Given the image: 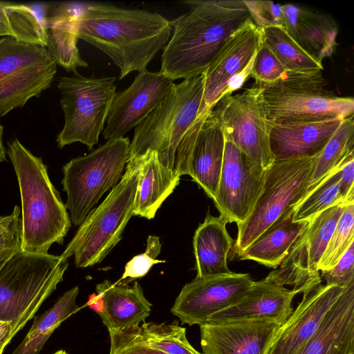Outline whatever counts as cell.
Returning <instances> with one entry per match:
<instances>
[{
	"label": "cell",
	"mask_w": 354,
	"mask_h": 354,
	"mask_svg": "<svg viewBox=\"0 0 354 354\" xmlns=\"http://www.w3.org/2000/svg\"><path fill=\"white\" fill-rule=\"evenodd\" d=\"M12 326L9 322L0 320V352H3L12 339Z\"/></svg>",
	"instance_id": "obj_43"
},
{
	"label": "cell",
	"mask_w": 354,
	"mask_h": 354,
	"mask_svg": "<svg viewBox=\"0 0 354 354\" xmlns=\"http://www.w3.org/2000/svg\"><path fill=\"white\" fill-rule=\"evenodd\" d=\"M96 290L102 301V308L98 315L108 330H122L139 325L150 314L151 304L137 282L128 286L113 284L106 280L97 285Z\"/></svg>",
	"instance_id": "obj_25"
},
{
	"label": "cell",
	"mask_w": 354,
	"mask_h": 354,
	"mask_svg": "<svg viewBox=\"0 0 354 354\" xmlns=\"http://www.w3.org/2000/svg\"><path fill=\"white\" fill-rule=\"evenodd\" d=\"M295 290L266 279L254 281L234 304L212 315L206 323L264 319L281 326L293 312Z\"/></svg>",
	"instance_id": "obj_19"
},
{
	"label": "cell",
	"mask_w": 354,
	"mask_h": 354,
	"mask_svg": "<svg viewBox=\"0 0 354 354\" xmlns=\"http://www.w3.org/2000/svg\"><path fill=\"white\" fill-rule=\"evenodd\" d=\"M343 165L324 177L295 207L292 214L294 222L309 221L330 207L348 203L344 201L339 192V182Z\"/></svg>",
	"instance_id": "obj_33"
},
{
	"label": "cell",
	"mask_w": 354,
	"mask_h": 354,
	"mask_svg": "<svg viewBox=\"0 0 354 354\" xmlns=\"http://www.w3.org/2000/svg\"><path fill=\"white\" fill-rule=\"evenodd\" d=\"M263 87L253 85L236 95L223 96L212 112L225 139L254 163L267 170L275 160L270 144Z\"/></svg>",
	"instance_id": "obj_12"
},
{
	"label": "cell",
	"mask_w": 354,
	"mask_h": 354,
	"mask_svg": "<svg viewBox=\"0 0 354 354\" xmlns=\"http://www.w3.org/2000/svg\"><path fill=\"white\" fill-rule=\"evenodd\" d=\"M339 192L344 202L354 201V156L342 166L339 182Z\"/></svg>",
	"instance_id": "obj_42"
},
{
	"label": "cell",
	"mask_w": 354,
	"mask_h": 354,
	"mask_svg": "<svg viewBox=\"0 0 354 354\" xmlns=\"http://www.w3.org/2000/svg\"><path fill=\"white\" fill-rule=\"evenodd\" d=\"M160 249L159 237L149 236L145 252L133 257L127 263L120 279L116 283L127 285L129 282L146 275L153 265L165 263V261L156 259Z\"/></svg>",
	"instance_id": "obj_38"
},
{
	"label": "cell",
	"mask_w": 354,
	"mask_h": 354,
	"mask_svg": "<svg viewBox=\"0 0 354 354\" xmlns=\"http://www.w3.org/2000/svg\"><path fill=\"white\" fill-rule=\"evenodd\" d=\"M131 159L136 161L138 168L133 215L150 220L174 192L180 177L160 162L155 151L148 150Z\"/></svg>",
	"instance_id": "obj_24"
},
{
	"label": "cell",
	"mask_w": 354,
	"mask_h": 354,
	"mask_svg": "<svg viewBox=\"0 0 354 354\" xmlns=\"http://www.w3.org/2000/svg\"><path fill=\"white\" fill-rule=\"evenodd\" d=\"M353 115L342 120L317 156L308 182L307 193L324 177L354 156Z\"/></svg>",
	"instance_id": "obj_31"
},
{
	"label": "cell",
	"mask_w": 354,
	"mask_h": 354,
	"mask_svg": "<svg viewBox=\"0 0 354 354\" xmlns=\"http://www.w3.org/2000/svg\"><path fill=\"white\" fill-rule=\"evenodd\" d=\"M3 127L0 124V162L6 161V149L3 145Z\"/></svg>",
	"instance_id": "obj_44"
},
{
	"label": "cell",
	"mask_w": 354,
	"mask_h": 354,
	"mask_svg": "<svg viewBox=\"0 0 354 354\" xmlns=\"http://www.w3.org/2000/svg\"><path fill=\"white\" fill-rule=\"evenodd\" d=\"M321 272V279L326 281L327 286L345 287L354 281V242L333 268Z\"/></svg>",
	"instance_id": "obj_41"
},
{
	"label": "cell",
	"mask_w": 354,
	"mask_h": 354,
	"mask_svg": "<svg viewBox=\"0 0 354 354\" xmlns=\"http://www.w3.org/2000/svg\"><path fill=\"white\" fill-rule=\"evenodd\" d=\"M78 286L64 292L55 304L35 317L29 332L12 354H39L53 331L78 310Z\"/></svg>",
	"instance_id": "obj_30"
},
{
	"label": "cell",
	"mask_w": 354,
	"mask_h": 354,
	"mask_svg": "<svg viewBox=\"0 0 354 354\" xmlns=\"http://www.w3.org/2000/svg\"><path fill=\"white\" fill-rule=\"evenodd\" d=\"M343 120L289 125L269 124L270 144L275 160L319 154Z\"/></svg>",
	"instance_id": "obj_23"
},
{
	"label": "cell",
	"mask_w": 354,
	"mask_h": 354,
	"mask_svg": "<svg viewBox=\"0 0 354 354\" xmlns=\"http://www.w3.org/2000/svg\"><path fill=\"white\" fill-rule=\"evenodd\" d=\"M286 74V69L262 40L250 73L255 80L254 84L270 86L284 78Z\"/></svg>",
	"instance_id": "obj_37"
},
{
	"label": "cell",
	"mask_w": 354,
	"mask_h": 354,
	"mask_svg": "<svg viewBox=\"0 0 354 354\" xmlns=\"http://www.w3.org/2000/svg\"><path fill=\"white\" fill-rule=\"evenodd\" d=\"M7 153L20 190V251L47 254L54 243L62 244L71 219L59 193L51 183L41 158L17 139L8 142Z\"/></svg>",
	"instance_id": "obj_3"
},
{
	"label": "cell",
	"mask_w": 354,
	"mask_h": 354,
	"mask_svg": "<svg viewBox=\"0 0 354 354\" xmlns=\"http://www.w3.org/2000/svg\"><path fill=\"white\" fill-rule=\"evenodd\" d=\"M78 7L64 3L48 16V42L46 48L55 59L67 71L77 72L88 64L82 58L77 46L76 15Z\"/></svg>",
	"instance_id": "obj_28"
},
{
	"label": "cell",
	"mask_w": 354,
	"mask_h": 354,
	"mask_svg": "<svg viewBox=\"0 0 354 354\" xmlns=\"http://www.w3.org/2000/svg\"><path fill=\"white\" fill-rule=\"evenodd\" d=\"M76 27L78 39L104 52L120 68V80L147 69L172 30L158 13L105 3L78 6Z\"/></svg>",
	"instance_id": "obj_1"
},
{
	"label": "cell",
	"mask_w": 354,
	"mask_h": 354,
	"mask_svg": "<svg viewBox=\"0 0 354 354\" xmlns=\"http://www.w3.org/2000/svg\"><path fill=\"white\" fill-rule=\"evenodd\" d=\"M322 72L288 73L284 78L262 86V97L268 122L289 125L353 115L352 97L336 95L326 88Z\"/></svg>",
	"instance_id": "obj_5"
},
{
	"label": "cell",
	"mask_w": 354,
	"mask_h": 354,
	"mask_svg": "<svg viewBox=\"0 0 354 354\" xmlns=\"http://www.w3.org/2000/svg\"><path fill=\"white\" fill-rule=\"evenodd\" d=\"M281 10L284 29L307 53L322 63L333 54L338 28L332 17L291 3Z\"/></svg>",
	"instance_id": "obj_22"
},
{
	"label": "cell",
	"mask_w": 354,
	"mask_h": 354,
	"mask_svg": "<svg viewBox=\"0 0 354 354\" xmlns=\"http://www.w3.org/2000/svg\"><path fill=\"white\" fill-rule=\"evenodd\" d=\"M64 124L56 142L62 149L80 142L92 149L104 130L115 92V77H86L77 72L59 80Z\"/></svg>",
	"instance_id": "obj_10"
},
{
	"label": "cell",
	"mask_w": 354,
	"mask_h": 354,
	"mask_svg": "<svg viewBox=\"0 0 354 354\" xmlns=\"http://www.w3.org/2000/svg\"><path fill=\"white\" fill-rule=\"evenodd\" d=\"M295 354H354V281L346 286L315 333Z\"/></svg>",
	"instance_id": "obj_21"
},
{
	"label": "cell",
	"mask_w": 354,
	"mask_h": 354,
	"mask_svg": "<svg viewBox=\"0 0 354 354\" xmlns=\"http://www.w3.org/2000/svg\"><path fill=\"white\" fill-rule=\"evenodd\" d=\"M129 147L128 138H111L63 166L65 206L75 226H79L103 194L118 184L129 158Z\"/></svg>",
	"instance_id": "obj_8"
},
{
	"label": "cell",
	"mask_w": 354,
	"mask_h": 354,
	"mask_svg": "<svg viewBox=\"0 0 354 354\" xmlns=\"http://www.w3.org/2000/svg\"><path fill=\"white\" fill-rule=\"evenodd\" d=\"M263 43L271 50L288 73L322 72V62L307 53L283 28L272 26L261 29Z\"/></svg>",
	"instance_id": "obj_32"
},
{
	"label": "cell",
	"mask_w": 354,
	"mask_h": 354,
	"mask_svg": "<svg viewBox=\"0 0 354 354\" xmlns=\"http://www.w3.org/2000/svg\"><path fill=\"white\" fill-rule=\"evenodd\" d=\"M317 156L275 160L266 170L263 189L252 213L237 225L234 252L238 257L306 196Z\"/></svg>",
	"instance_id": "obj_9"
},
{
	"label": "cell",
	"mask_w": 354,
	"mask_h": 354,
	"mask_svg": "<svg viewBox=\"0 0 354 354\" xmlns=\"http://www.w3.org/2000/svg\"><path fill=\"white\" fill-rule=\"evenodd\" d=\"M48 6L0 1V37L47 46Z\"/></svg>",
	"instance_id": "obj_29"
},
{
	"label": "cell",
	"mask_w": 354,
	"mask_h": 354,
	"mask_svg": "<svg viewBox=\"0 0 354 354\" xmlns=\"http://www.w3.org/2000/svg\"><path fill=\"white\" fill-rule=\"evenodd\" d=\"M225 138L212 111L199 131L185 162L174 171L189 175L212 200L215 198L223 161Z\"/></svg>",
	"instance_id": "obj_20"
},
{
	"label": "cell",
	"mask_w": 354,
	"mask_h": 354,
	"mask_svg": "<svg viewBox=\"0 0 354 354\" xmlns=\"http://www.w3.org/2000/svg\"><path fill=\"white\" fill-rule=\"evenodd\" d=\"M53 354H66V353L64 350H59Z\"/></svg>",
	"instance_id": "obj_46"
},
{
	"label": "cell",
	"mask_w": 354,
	"mask_h": 354,
	"mask_svg": "<svg viewBox=\"0 0 354 354\" xmlns=\"http://www.w3.org/2000/svg\"><path fill=\"white\" fill-rule=\"evenodd\" d=\"M254 24L262 29L278 26L284 28L281 6L270 1H244Z\"/></svg>",
	"instance_id": "obj_40"
},
{
	"label": "cell",
	"mask_w": 354,
	"mask_h": 354,
	"mask_svg": "<svg viewBox=\"0 0 354 354\" xmlns=\"http://www.w3.org/2000/svg\"><path fill=\"white\" fill-rule=\"evenodd\" d=\"M290 209L278 218L238 257L277 269L304 232L308 221L294 222Z\"/></svg>",
	"instance_id": "obj_27"
},
{
	"label": "cell",
	"mask_w": 354,
	"mask_h": 354,
	"mask_svg": "<svg viewBox=\"0 0 354 354\" xmlns=\"http://www.w3.org/2000/svg\"><path fill=\"white\" fill-rule=\"evenodd\" d=\"M20 213L16 205L10 214L0 216V258L20 250Z\"/></svg>",
	"instance_id": "obj_39"
},
{
	"label": "cell",
	"mask_w": 354,
	"mask_h": 354,
	"mask_svg": "<svg viewBox=\"0 0 354 354\" xmlns=\"http://www.w3.org/2000/svg\"><path fill=\"white\" fill-rule=\"evenodd\" d=\"M185 3L190 10L170 21L174 32L161 56L160 72L174 81L203 74L230 36L252 19L244 1Z\"/></svg>",
	"instance_id": "obj_2"
},
{
	"label": "cell",
	"mask_w": 354,
	"mask_h": 354,
	"mask_svg": "<svg viewBox=\"0 0 354 354\" xmlns=\"http://www.w3.org/2000/svg\"><path fill=\"white\" fill-rule=\"evenodd\" d=\"M174 80L160 71L138 72L131 84L115 93L103 130L106 140L124 137L164 100Z\"/></svg>",
	"instance_id": "obj_16"
},
{
	"label": "cell",
	"mask_w": 354,
	"mask_h": 354,
	"mask_svg": "<svg viewBox=\"0 0 354 354\" xmlns=\"http://www.w3.org/2000/svg\"><path fill=\"white\" fill-rule=\"evenodd\" d=\"M57 63L46 47L0 37V117L48 88Z\"/></svg>",
	"instance_id": "obj_11"
},
{
	"label": "cell",
	"mask_w": 354,
	"mask_h": 354,
	"mask_svg": "<svg viewBox=\"0 0 354 354\" xmlns=\"http://www.w3.org/2000/svg\"><path fill=\"white\" fill-rule=\"evenodd\" d=\"M354 242V201L348 203L318 263V271L333 268Z\"/></svg>",
	"instance_id": "obj_35"
},
{
	"label": "cell",
	"mask_w": 354,
	"mask_h": 354,
	"mask_svg": "<svg viewBox=\"0 0 354 354\" xmlns=\"http://www.w3.org/2000/svg\"><path fill=\"white\" fill-rule=\"evenodd\" d=\"M138 168L134 159L127 160L124 174L106 198L88 214L68 244L62 257L74 255L77 268L101 262L119 243L133 216Z\"/></svg>",
	"instance_id": "obj_7"
},
{
	"label": "cell",
	"mask_w": 354,
	"mask_h": 354,
	"mask_svg": "<svg viewBox=\"0 0 354 354\" xmlns=\"http://www.w3.org/2000/svg\"><path fill=\"white\" fill-rule=\"evenodd\" d=\"M266 174V169L225 138L222 169L213 201L227 223L239 225L248 218L263 189Z\"/></svg>",
	"instance_id": "obj_14"
},
{
	"label": "cell",
	"mask_w": 354,
	"mask_h": 354,
	"mask_svg": "<svg viewBox=\"0 0 354 354\" xmlns=\"http://www.w3.org/2000/svg\"><path fill=\"white\" fill-rule=\"evenodd\" d=\"M109 354H166L149 346L140 332V325L122 330L109 329Z\"/></svg>",
	"instance_id": "obj_36"
},
{
	"label": "cell",
	"mask_w": 354,
	"mask_h": 354,
	"mask_svg": "<svg viewBox=\"0 0 354 354\" xmlns=\"http://www.w3.org/2000/svg\"><path fill=\"white\" fill-rule=\"evenodd\" d=\"M12 254L6 255L0 258V268Z\"/></svg>",
	"instance_id": "obj_45"
},
{
	"label": "cell",
	"mask_w": 354,
	"mask_h": 354,
	"mask_svg": "<svg viewBox=\"0 0 354 354\" xmlns=\"http://www.w3.org/2000/svg\"><path fill=\"white\" fill-rule=\"evenodd\" d=\"M280 325L264 319L205 323L202 354H266Z\"/></svg>",
	"instance_id": "obj_17"
},
{
	"label": "cell",
	"mask_w": 354,
	"mask_h": 354,
	"mask_svg": "<svg viewBox=\"0 0 354 354\" xmlns=\"http://www.w3.org/2000/svg\"><path fill=\"white\" fill-rule=\"evenodd\" d=\"M204 81L203 73L173 84L164 100L136 127L128 160L155 151L160 162L174 170L177 148L198 115Z\"/></svg>",
	"instance_id": "obj_6"
},
{
	"label": "cell",
	"mask_w": 354,
	"mask_h": 354,
	"mask_svg": "<svg viewBox=\"0 0 354 354\" xmlns=\"http://www.w3.org/2000/svg\"><path fill=\"white\" fill-rule=\"evenodd\" d=\"M345 288L320 285L306 297H302L277 330L266 354H295L315 333Z\"/></svg>",
	"instance_id": "obj_18"
},
{
	"label": "cell",
	"mask_w": 354,
	"mask_h": 354,
	"mask_svg": "<svg viewBox=\"0 0 354 354\" xmlns=\"http://www.w3.org/2000/svg\"><path fill=\"white\" fill-rule=\"evenodd\" d=\"M0 354H2V353H1V352H0Z\"/></svg>",
	"instance_id": "obj_47"
},
{
	"label": "cell",
	"mask_w": 354,
	"mask_h": 354,
	"mask_svg": "<svg viewBox=\"0 0 354 354\" xmlns=\"http://www.w3.org/2000/svg\"><path fill=\"white\" fill-rule=\"evenodd\" d=\"M227 223L219 216L206 214L193 238L194 253L197 270L196 278L225 275L232 272L227 259L232 248V239Z\"/></svg>",
	"instance_id": "obj_26"
},
{
	"label": "cell",
	"mask_w": 354,
	"mask_h": 354,
	"mask_svg": "<svg viewBox=\"0 0 354 354\" xmlns=\"http://www.w3.org/2000/svg\"><path fill=\"white\" fill-rule=\"evenodd\" d=\"M261 44V29L252 19L230 36L204 72L203 94L196 118L208 115L223 96L242 87L250 76Z\"/></svg>",
	"instance_id": "obj_13"
},
{
	"label": "cell",
	"mask_w": 354,
	"mask_h": 354,
	"mask_svg": "<svg viewBox=\"0 0 354 354\" xmlns=\"http://www.w3.org/2000/svg\"><path fill=\"white\" fill-rule=\"evenodd\" d=\"M140 332L150 346L166 354H202L196 351L186 337V328L172 324L144 322Z\"/></svg>",
	"instance_id": "obj_34"
},
{
	"label": "cell",
	"mask_w": 354,
	"mask_h": 354,
	"mask_svg": "<svg viewBox=\"0 0 354 354\" xmlns=\"http://www.w3.org/2000/svg\"><path fill=\"white\" fill-rule=\"evenodd\" d=\"M253 283L248 274L233 272L225 275L196 277L183 286L171 311L182 324L201 326L214 314L234 304Z\"/></svg>",
	"instance_id": "obj_15"
},
{
	"label": "cell",
	"mask_w": 354,
	"mask_h": 354,
	"mask_svg": "<svg viewBox=\"0 0 354 354\" xmlns=\"http://www.w3.org/2000/svg\"><path fill=\"white\" fill-rule=\"evenodd\" d=\"M68 266L61 255L12 254L0 268V320L12 326V337L31 319L62 281Z\"/></svg>",
	"instance_id": "obj_4"
}]
</instances>
